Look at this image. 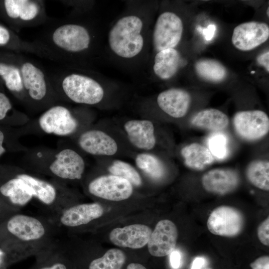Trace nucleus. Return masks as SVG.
<instances>
[{"mask_svg":"<svg viewBox=\"0 0 269 269\" xmlns=\"http://www.w3.org/2000/svg\"><path fill=\"white\" fill-rule=\"evenodd\" d=\"M12 127L0 125V157L6 152L14 149Z\"/></svg>","mask_w":269,"mask_h":269,"instance_id":"obj_35","label":"nucleus"},{"mask_svg":"<svg viewBox=\"0 0 269 269\" xmlns=\"http://www.w3.org/2000/svg\"><path fill=\"white\" fill-rule=\"evenodd\" d=\"M109 171L114 175L126 179L136 186L141 184V178L137 171L130 164L121 160H115L109 167Z\"/></svg>","mask_w":269,"mask_h":269,"instance_id":"obj_33","label":"nucleus"},{"mask_svg":"<svg viewBox=\"0 0 269 269\" xmlns=\"http://www.w3.org/2000/svg\"><path fill=\"white\" fill-rule=\"evenodd\" d=\"M78 143L85 152L95 155H112L118 150L116 141L99 130H89L82 133Z\"/></svg>","mask_w":269,"mask_h":269,"instance_id":"obj_20","label":"nucleus"},{"mask_svg":"<svg viewBox=\"0 0 269 269\" xmlns=\"http://www.w3.org/2000/svg\"><path fill=\"white\" fill-rule=\"evenodd\" d=\"M131 143L144 150L152 149L155 144L154 126L148 120H131L124 125Z\"/></svg>","mask_w":269,"mask_h":269,"instance_id":"obj_23","label":"nucleus"},{"mask_svg":"<svg viewBox=\"0 0 269 269\" xmlns=\"http://www.w3.org/2000/svg\"><path fill=\"white\" fill-rule=\"evenodd\" d=\"M49 77L58 100L95 105L101 102L104 97V89L101 83L88 72L67 70Z\"/></svg>","mask_w":269,"mask_h":269,"instance_id":"obj_4","label":"nucleus"},{"mask_svg":"<svg viewBox=\"0 0 269 269\" xmlns=\"http://www.w3.org/2000/svg\"><path fill=\"white\" fill-rule=\"evenodd\" d=\"M146 18L140 12L131 11L120 17L108 34L110 50L124 60L137 58L143 52L147 40Z\"/></svg>","mask_w":269,"mask_h":269,"instance_id":"obj_3","label":"nucleus"},{"mask_svg":"<svg viewBox=\"0 0 269 269\" xmlns=\"http://www.w3.org/2000/svg\"><path fill=\"white\" fill-rule=\"evenodd\" d=\"M0 269H7L6 268H0Z\"/></svg>","mask_w":269,"mask_h":269,"instance_id":"obj_46","label":"nucleus"},{"mask_svg":"<svg viewBox=\"0 0 269 269\" xmlns=\"http://www.w3.org/2000/svg\"><path fill=\"white\" fill-rule=\"evenodd\" d=\"M258 237L260 242L265 246L269 245V218L262 222L258 228Z\"/></svg>","mask_w":269,"mask_h":269,"instance_id":"obj_37","label":"nucleus"},{"mask_svg":"<svg viewBox=\"0 0 269 269\" xmlns=\"http://www.w3.org/2000/svg\"><path fill=\"white\" fill-rule=\"evenodd\" d=\"M19 212L7 205L0 198V224L13 214Z\"/></svg>","mask_w":269,"mask_h":269,"instance_id":"obj_38","label":"nucleus"},{"mask_svg":"<svg viewBox=\"0 0 269 269\" xmlns=\"http://www.w3.org/2000/svg\"><path fill=\"white\" fill-rule=\"evenodd\" d=\"M239 183L237 173L229 169L217 168L206 172L202 178V184L208 192L225 195L234 190Z\"/></svg>","mask_w":269,"mask_h":269,"instance_id":"obj_19","label":"nucleus"},{"mask_svg":"<svg viewBox=\"0 0 269 269\" xmlns=\"http://www.w3.org/2000/svg\"><path fill=\"white\" fill-rule=\"evenodd\" d=\"M89 193L95 197L114 201L129 198L133 193L132 184L127 180L114 175H103L91 180Z\"/></svg>","mask_w":269,"mask_h":269,"instance_id":"obj_14","label":"nucleus"},{"mask_svg":"<svg viewBox=\"0 0 269 269\" xmlns=\"http://www.w3.org/2000/svg\"><path fill=\"white\" fill-rule=\"evenodd\" d=\"M183 64V58L175 48L165 49L156 53L153 71L158 78L166 80L174 77Z\"/></svg>","mask_w":269,"mask_h":269,"instance_id":"obj_24","label":"nucleus"},{"mask_svg":"<svg viewBox=\"0 0 269 269\" xmlns=\"http://www.w3.org/2000/svg\"><path fill=\"white\" fill-rule=\"evenodd\" d=\"M228 117L221 111L208 109L200 111L193 118L191 124L197 127L213 131L224 129L228 125Z\"/></svg>","mask_w":269,"mask_h":269,"instance_id":"obj_26","label":"nucleus"},{"mask_svg":"<svg viewBox=\"0 0 269 269\" xmlns=\"http://www.w3.org/2000/svg\"><path fill=\"white\" fill-rule=\"evenodd\" d=\"M170 264L173 269H178L180 266L181 261V255L177 250H174L170 254Z\"/></svg>","mask_w":269,"mask_h":269,"instance_id":"obj_40","label":"nucleus"},{"mask_svg":"<svg viewBox=\"0 0 269 269\" xmlns=\"http://www.w3.org/2000/svg\"><path fill=\"white\" fill-rule=\"evenodd\" d=\"M0 198L19 212L33 199L31 189L16 175L12 166L0 165Z\"/></svg>","mask_w":269,"mask_h":269,"instance_id":"obj_8","label":"nucleus"},{"mask_svg":"<svg viewBox=\"0 0 269 269\" xmlns=\"http://www.w3.org/2000/svg\"><path fill=\"white\" fill-rule=\"evenodd\" d=\"M26 116L18 112L13 106L12 102L0 83V125L13 127L26 121Z\"/></svg>","mask_w":269,"mask_h":269,"instance_id":"obj_28","label":"nucleus"},{"mask_svg":"<svg viewBox=\"0 0 269 269\" xmlns=\"http://www.w3.org/2000/svg\"><path fill=\"white\" fill-rule=\"evenodd\" d=\"M85 167L84 160L78 153L70 148H64L57 152L52 161L39 172L63 183V181L80 179Z\"/></svg>","mask_w":269,"mask_h":269,"instance_id":"obj_9","label":"nucleus"},{"mask_svg":"<svg viewBox=\"0 0 269 269\" xmlns=\"http://www.w3.org/2000/svg\"><path fill=\"white\" fill-rule=\"evenodd\" d=\"M257 62L260 65L264 67L266 71L269 72V50L261 54L257 57Z\"/></svg>","mask_w":269,"mask_h":269,"instance_id":"obj_41","label":"nucleus"},{"mask_svg":"<svg viewBox=\"0 0 269 269\" xmlns=\"http://www.w3.org/2000/svg\"><path fill=\"white\" fill-rule=\"evenodd\" d=\"M183 24L181 18L175 12L166 11L157 17L152 33V44L156 53L160 50L175 48L183 34Z\"/></svg>","mask_w":269,"mask_h":269,"instance_id":"obj_10","label":"nucleus"},{"mask_svg":"<svg viewBox=\"0 0 269 269\" xmlns=\"http://www.w3.org/2000/svg\"><path fill=\"white\" fill-rule=\"evenodd\" d=\"M59 235L53 221L47 217L19 212L0 224V247L25 259L49 247Z\"/></svg>","mask_w":269,"mask_h":269,"instance_id":"obj_2","label":"nucleus"},{"mask_svg":"<svg viewBox=\"0 0 269 269\" xmlns=\"http://www.w3.org/2000/svg\"><path fill=\"white\" fill-rule=\"evenodd\" d=\"M35 257V263L29 269H71L69 257L59 238Z\"/></svg>","mask_w":269,"mask_h":269,"instance_id":"obj_22","label":"nucleus"},{"mask_svg":"<svg viewBox=\"0 0 269 269\" xmlns=\"http://www.w3.org/2000/svg\"><path fill=\"white\" fill-rule=\"evenodd\" d=\"M127 269H146L143 266L138 263H131Z\"/></svg>","mask_w":269,"mask_h":269,"instance_id":"obj_43","label":"nucleus"},{"mask_svg":"<svg viewBox=\"0 0 269 269\" xmlns=\"http://www.w3.org/2000/svg\"><path fill=\"white\" fill-rule=\"evenodd\" d=\"M0 48L17 52L36 54L32 42L21 39L14 31L0 23Z\"/></svg>","mask_w":269,"mask_h":269,"instance_id":"obj_27","label":"nucleus"},{"mask_svg":"<svg viewBox=\"0 0 269 269\" xmlns=\"http://www.w3.org/2000/svg\"><path fill=\"white\" fill-rule=\"evenodd\" d=\"M178 237L176 226L169 220L159 221L147 242L149 253L161 257L169 255L175 249Z\"/></svg>","mask_w":269,"mask_h":269,"instance_id":"obj_17","label":"nucleus"},{"mask_svg":"<svg viewBox=\"0 0 269 269\" xmlns=\"http://www.w3.org/2000/svg\"><path fill=\"white\" fill-rule=\"evenodd\" d=\"M191 102L190 94L179 88H171L159 93L157 98L159 107L170 116L179 118L185 115Z\"/></svg>","mask_w":269,"mask_h":269,"instance_id":"obj_21","label":"nucleus"},{"mask_svg":"<svg viewBox=\"0 0 269 269\" xmlns=\"http://www.w3.org/2000/svg\"><path fill=\"white\" fill-rule=\"evenodd\" d=\"M195 69L199 77L213 82L223 81L227 74L226 68L221 63L209 59H201L196 62Z\"/></svg>","mask_w":269,"mask_h":269,"instance_id":"obj_29","label":"nucleus"},{"mask_svg":"<svg viewBox=\"0 0 269 269\" xmlns=\"http://www.w3.org/2000/svg\"><path fill=\"white\" fill-rule=\"evenodd\" d=\"M38 124L45 133L60 136L74 134L78 127V121L71 110L60 104L46 109L39 116Z\"/></svg>","mask_w":269,"mask_h":269,"instance_id":"obj_11","label":"nucleus"},{"mask_svg":"<svg viewBox=\"0 0 269 269\" xmlns=\"http://www.w3.org/2000/svg\"><path fill=\"white\" fill-rule=\"evenodd\" d=\"M228 139L226 135L220 132L212 134L208 138L209 150L216 158L223 159L227 156Z\"/></svg>","mask_w":269,"mask_h":269,"instance_id":"obj_34","label":"nucleus"},{"mask_svg":"<svg viewBox=\"0 0 269 269\" xmlns=\"http://www.w3.org/2000/svg\"><path fill=\"white\" fill-rule=\"evenodd\" d=\"M181 153L185 165L193 169L202 170L214 161V157L209 149L197 143L184 146Z\"/></svg>","mask_w":269,"mask_h":269,"instance_id":"obj_25","label":"nucleus"},{"mask_svg":"<svg viewBox=\"0 0 269 269\" xmlns=\"http://www.w3.org/2000/svg\"><path fill=\"white\" fill-rule=\"evenodd\" d=\"M269 7H268V9H267V14H268V16L269 15Z\"/></svg>","mask_w":269,"mask_h":269,"instance_id":"obj_45","label":"nucleus"},{"mask_svg":"<svg viewBox=\"0 0 269 269\" xmlns=\"http://www.w3.org/2000/svg\"><path fill=\"white\" fill-rule=\"evenodd\" d=\"M0 15L14 31L46 22L44 2L40 0H0Z\"/></svg>","mask_w":269,"mask_h":269,"instance_id":"obj_6","label":"nucleus"},{"mask_svg":"<svg viewBox=\"0 0 269 269\" xmlns=\"http://www.w3.org/2000/svg\"><path fill=\"white\" fill-rule=\"evenodd\" d=\"M126 259L125 254L122 250L111 249L102 257L91 261L87 269H121Z\"/></svg>","mask_w":269,"mask_h":269,"instance_id":"obj_31","label":"nucleus"},{"mask_svg":"<svg viewBox=\"0 0 269 269\" xmlns=\"http://www.w3.org/2000/svg\"><path fill=\"white\" fill-rule=\"evenodd\" d=\"M22 53L0 48V83L5 91L26 107L23 86L25 66Z\"/></svg>","mask_w":269,"mask_h":269,"instance_id":"obj_7","label":"nucleus"},{"mask_svg":"<svg viewBox=\"0 0 269 269\" xmlns=\"http://www.w3.org/2000/svg\"><path fill=\"white\" fill-rule=\"evenodd\" d=\"M233 123L236 132L246 140L260 139L269 130V117L260 110L239 112L235 114Z\"/></svg>","mask_w":269,"mask_h":269,"instance_id":"obj_15","label":"nucleus"},{"mask_svg":"<svg viewBox=\"0 0 269 269\" xmlns=\"http://www.w3.org/2000/svg\"><path fill=\"white\" fill-rule=\"evenodd\" d=\"M17 253L7 248L0 247V268H6L11 265L22 260Z\"/></svg>","mask_w":269,"mask_h":269,"instance_id":"obj_36","label":"nucleus"},{"mask_svg":"<svg viewBox=\"0 0 269 269\" xmlns=\"http://www.w3.org/2000/svg\"><path fill=\"white\" fill-rule=\"evenodd\" d=\"M269 37V27L267 23L249 21L235 27L232 36V42L238 50L248 51L265 43Z\"/></svg>","mask_w":269,"mask_h":269,"instance_id":"obj_16","label":"nucleus"},{"mask_svg":"<svg viewBox=\"0 0 269 269\" xmlns=\"http://www.w3.org/2000/svg\"><path fill=\"white\" fill-rule=\"evenodd\" d=\"M246 175L250 182L256 187L266 191L269 190V162L257 160L248 166Z\"/></svg>","mask_w":269,"mask_h":269,"instance_id":"obj_30","label":"nucleus"},{"mask_svg":"<svg viewBox=\"0 0 269 269\" xmlns=\"http://www.w3.org/2000/svg\"><path fill=\"white\" fill-rule=\"evenodd\" d=\"M207 263L206 259L203 257H197L192 262L191 269H203Z\"/></svg>","mask_w":269,"mask_h":269,"instance_id":"obj_42","label":"nucleus"},{"mask_svg":"<svg viewBox=\"0 0 269 269\" xmlns=\"http://www.w3.org/2000/svg\"><path fill=\"white\" fill-rule=\"evenodd\" d=\"M213 269L212 268H210V267H205L204 269Z\"/></svg>","mask_w":269,"mask_h":269,"instance_id":"obj_44","label":"nucleus"},{"mask_svg":"<svg viewBox=\"0 0 269 269\" xmlns=\"http://www.w3.org/2000/svg\"><path fill=\"white\" fill-rule=\"evenodd\" d=\"M104 209L98 203L73 204L52 220L60 235L63 231L87 225L100 218Z\"/></svg>","mask_w":269,"mask_h":269,"instance_id":"obj_12","label":"nucleus"},{"mask_svg":"<svg viewBox=\"0 0 269 269\" xmlns=\"http://www.w3.org/2000/svg\"><path fill=\"white\" fill-rule=\"evenodd\" d=\"M244 217L237 209L228 206L215 208L208 217L207 226L212 234L224 237H235L242 231Z\"/></svg>","mask_w":269,"mask_h":269,"instance_id":"obj_13","label":"nucleus"},{"mask_svg":"<svg viewBox=\"0 0 269 269\" xmlns=\"http://www.w3.org/2000/svg\"><path fill=\"white\" fill-rule=\"evenodd\" d=\"M12 168L16 175L29 186L33 193V199L36 200L38 206L50 220L65 208L73 205L63 183L55 179L48 181L21 169L14 167Z\"/></svg>","mask_w":269,"mask_h":269,"instance_id":"obj_5","label":"nucleus"},{"mask_svg":"<svg viewBox=\"0 0 269 269\" xmlns=\"http://www.w3.org/2000/svg\"><path fill=\"white\" fill-rule=\"evenodd\" d=\"M135 163L139 169L153 179H159L164 175L165 169L162 163L153 155L139 154L136 157Z\"/></svg>","mask_w":269,"mask_h":269,"instance_id":"obj_32","label":"nucleus"},{"mask_svg":"<svg viewBox=\"0 0 269 269\" xmlns=\"http://www.w3.org/2000/svg\"><path fill=\"white\" fill-rule=\"evenodd\" d=\"M94 42V33L88 24L67 18L48 24L32 43L39 56L70 62L89 54Z\"/></svg>","mask_w":269,"mask_h":269,"instance_id":"obj_1","label":"nucleus"},{"mask_svg":"<svg viewBox=\"0 0 269 269\" xmlns=\"http://www.w3.org/2000/svg\"><path fill=\"white\" fill-rule=\"evenodd\" d=\"M252 269H269V257L263 256L250 264Z\"/></svg>","mask_w":269,"mask_h":269,"instance_id":"obj_39","label":"nucleus"},{"mask_svg":"<svg viewBox=\"0 0 269 269\" xmlns=\"http://www.w3.org/2000/svg\"><path fill=\"white\" fill-rule=\"evenodd\" d=\"M151 233V229L147 226L133 224L113 229L110 233L109 239L119 247L139 249L147 244Z\"/></svg>","mask_w":269,"mask_h":269,"instance_id":"obj_18","label":"nucleus"}]
</instances>
